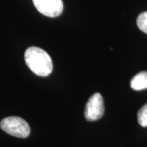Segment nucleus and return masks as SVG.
I'll return each instance as SVG.
<instances>
[{"label":"nucleus","instance_id":"nucleus-1","mask_svg":"<svg viewBox=\"0 0 147 147\" xmlns=\"http://www.w3.org/2000/svg\"><path fill=\"white\" fill-rule=\"evenodd\" d=\"M25 60L29 69L38 76L45 77L49 75L53 71L52 59L40 47H28L25 53Z\"/></svg>","mask_w":147,"mask_h":147},{"label":"nucleus","instance_id":"nucleus-4","mask_svg":"<svg viewBox=\"0 0 147 147\" xmlns=\"http://www.w3.org/2000/svg\"><path fill=\"white\" fill-rule=\"evenodd\" d=\"M36 9L42 15L49 17H57L63 11L62 0H33Z\"/></svg>","mask_w":147,"mask_h":147},{"label":"nucleus","instance_id":"nucleus-2","mask_svg":"<svg viewBox=\"0 0 147 147\" xmlns=\"http://www.w3.org/2000/svg\"><path fill=\"white\" fill-rule=\"evenodd\" d=\"M0 127L7 134L19 138H26L30 133V128L28 123L16 116L3 119L0 122Z\"/></svg>","mask_w":147,"mask_h":147},{"label":"nucleus","instance_id":"nucleus-6","mask_svg":"<svg viewBox=\"0 0 147 147\" xmlns=\"http://www.w3.org/2000/svg\"><path fill=\"white\" fill-rule=\"evenodd\" d=\"M137 121H138V123L143 127H147V103L143 105L138 111Z\"/></svg>","mask_w":147,"mask_h":147},{"label":"nucleus","instance_id":"nucleus-3","mask_svg":"<svg viewBox=\"0 0 147 147\" xmlns=\"http://www.w3.org/2000/svg\"><path fill=\"white\" fill-rule=\"evenodd\" d=\"M105 107L102 96L96 92L90 97L84 110V117L88 121H96L104 115Z\"/></svg>","mask_w":147,"mask_h":147},{"label":"nucleus","instance_id":"nucleus-7","mask_svg":"<svg viewBox=\"0 0 147 147\" xmlns=\"http://www.w3.org/2000/svg\"><path fill=\"white\" fill-rule=\"evenodd\" d=\"M137 25L142 32L147 34V11L141 13L137 19Z\"/></svg>","mask_w":147,"mask_h":147},{"label":"nucleus","instance_id":"nucleus-5","mask_svg":"<svg viewBox=\"0 0 147 147\" xmlns=\"http://www.w3.org/2000/svg\"><path fill=\"white\" fill-rule=\"evenodd\" d=\"M131 88L135 91L147 89V72H140L136 74L131 80Z\"/></svg>","mask_w":147,"mask_h":147}]
</instances>
